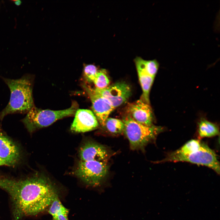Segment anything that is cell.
<instances>
[{"mask_svg":"<svg viewBox=\"0 0 220 220\" xmlns=\"http://www.w3.org/2000/svg\"><path fill=\"white\" fill-rule=\"evenodd\" d=\"M198 133L201 138L219 135V131L217 124L203 118L198 123Z\"/></svg>","mask_w":220,"mask_h":220,"instance_id":"15","label":"cell"},{"mask_svg":"<svg viewBox=\"0 0 220 220\" xmlns=\"http://www.w3.org/2000/svg\"><path fill=\"white\" fill-rule=\"evenodd\" d=\"M48 208V212L53 220H68L69 210L62 204L58 196L54 198Z\"/></svg>","mask_w":220,"mask_h":220,"instance_id":"14","label":"cell"},{"mask_svg":"<svg viewBox=\"0 0 220 220\" xmlns=\"http://www.w3.org/2000/svg\"><path fill=\"white\" fill-rule=\"evenodd\" d=\"M79 156L81 161L107 162L108 155L107 150L102 145L87 141L80 148Z\"/></svg>","mask_w":220,"mask_h":220,"instance_id":"11","label":"cell"},{"mask_svg":"<svg viewBox=\"0 0 220 220\" xmlns=\"http://www.w3.org/2000/svg\"><path fill=\"white\" fill-rule=\"evenodd\" d=\"M84 88L90 99L93 112L98 123L105 127L106 120L115 108L106 99L96 93L93 88L86 86Z\"/></svg>","mask_w":220,"mask_h":220,"instance_id":"8","label":"cell"},{"mask_svg":"<svg viewBox=\"0 0 220 220\" xmlns=\"http://www.w3.org/2000/svg\"><path fill=\"white\" fill-rule=\"evenodd\" d=\"M92 82L94 84L96 88L102 89L108 86L109 80L105 71L101 70L98 71Z\"/></svg>","mask_w":220,"mask_h":220,"instance_id":"18","label":"cell"},{"mask_svg":"<svg viewBox=\"0 0 220 220\" xmlns=\"http://www.w3.org/2000/svg\"><path fill=\"white\" fill-rule=\"evenodd\" d=\"M19 158L20 153L16 146L0 133V158L5 165L11 166L16 163Z\"/></svg>","mask_w":220,"mask_h":220,"instance_id":"12","label":"cell"},{"mask_svg":"<svg viewBox=\"0 0 220 220\" xmlns=\"http://www.w3.org/2000/svg\"><path fill=\"white\" fill-rule=\"evenodd\" d=\"M14 3L16 5L19 6L21 4V2L20 0H16L14 1Z\"/></svg>","mask_w":220,"mask_h":220,"instance_id":"20","label":"cell"},{"mask_svg":"<svg viewBox=\"0 0 220 220\" xmlns=\"http://www.w3.org/2000/svg\"><path fill=\"white\" fill-rule=\"evenodd\" d=\"M5 165L4 162L0 158V166Z\"/></svg>","mask_w":220,"mask_h":220,"instance_id":"21","label":"cell"},{"mask_svg":"<svg viewBox=\"0 0 220 220\" xmlns=\"http://www.w3.org/2000/svg\"><path fill=\"white\" fill-rule=\"evenodd\" d=\"M94 90L108 100L115 108L126 102L131 95L129 86L119 82L102 89L95 87Z\"/></svg>","mask_w":220,"mask_h":220,"instance_id":"7","label":"cell"},{"mask_svg":"<svg viewBox=\"0 0 220 220\" xmlns=\"http://www.w3.org/2000/svg\"><path fill=\"white\" fill-rule=\"evenodd\" d=\"M134 62L137 72L145 73L155 78L159 67V63L156 60H145L137 57L134 59Z\"/></svg>","mask_w":220,"mask_h":220,"instance_id":"13","label":"cell"},{"mask_svg":"<svg viewBox=\"0 0 220 220\" xmlns=\"http://www.w3.org/2000/svg\"><path fill=\"white\" fill-rule=\"evenodd\" d=\"M0 188L10 196L14 220L43 212L58 196L56 186L42 175L17 180L0 177Z\"/></svg>","mask_w":220,"mask_h":220,"instance_id":"1","label":"cell"},{"mask_svg":"<svg viewBox=\"0 0 220 220\" xmlns=\"http://www.w3.org/2000/svg\"><path fill=\"white\" fill-rule=\"evenodd\" d=\"M98 71L97 68L95 65L92 64H88L84 66L83 73L87 81L92 82Z\"/></svg>","mask_w":220,"mask_h":220,"instance_id":"19","label":"cell"},{"mask_svg":"<svg viewBox=\"0 0 220 220\" xmlns=\"http://www.w3.org/2000/svg\"><path fill=\"white\" fill-rule=\"evenodd\" d=\"M122 121L124 124L123 131L133 150L143 148L154 140L163 130L161 127L143 125L134 120L128 114L123 117Z\"/></svg>","mask_w":220,"mask_h":220,"instance_id":"4","label":"cell"},{"mask_svg":"<svg viewBox=\"0 0 220 220\" xmlns=\"http://www.w3.org/2000/svg\"><path fill=\"white\" fill-rule=\"evenodd\" d=\"M128 114L134 120L143 125H153V117L152 109L148 104L140 99L129 105Z\"/></svg>","mask_w":220,"mask_h":220,"instance_id":"10","label":"cell"},{"mask_svg":"<svg viewBox=\"0 0 220 220\" xmlns=\"http://www.w3.org/2000/svg\"><path fill=\"white\" fill-rule=\"evenodd\" d=\"M2 78L10 89V96L7 105L0 113V119L9 114L27 113L35 106L32 76L26 74L17 79Z\"/></svg>","mask_w":220,"mask_h":220,"instance_id":"2","label":"cell"},{"mask_svg":"<svg viewBox=\"0 0 220 220\" xmlns=\"http://www.w3.org/2000/svg\"><path fill=\"white\" fill-rule=\"evenodd\" d=\"M138 73L143 91L142 99H141L145 102L149 104V92L154 78L141 72H138Z\"/></svg>","mask_w":220,"mask_h":220,"instance_id":"16","label":"cell"},{"mask_svg":"<svg viewBox=\"0 0 220 220\" xmlns=\"http://www.w3.org/2000/svg\"><path fill=\"white\" fill-rule=\"evenodd\" d=\"M78 105L73 103L69 108L60 110H43L33 107L21 121L30 132L48 126L57 120L75 115Z\"/></svg>","mask_w":220,"mask_h":220,"instance_id":"3","label":"cell"},{"mask_svg":"<svg viewBox=\"0 0 220 220\" xmlns=\"http://www.w3.org/2000/svg\"><path fill=\"white\" fill-rule=\"evenodd\" d=\"M71 130L76 133H83L96 129L99 123L94 113L86 109H77L75 114Z\"/></svg>","mask_w":220,"mask_h":220,"instance_id":"9","label":"cell"},{"mask_svg":"<svg viewBox=\"0 0 220 220\" xmlns=\"http://www.w3.org/2000/svg\"><path fill=\"white\" fill-rule=\"evenodd\" d=\"M110 132L115 134H119L123 131L124 124L119 119L108 118L106 120L105 126Z\"/></svg>","mask_w":220,"mask_h":220,"instance_id":"17","label":"cell"},{"mask_svg":"<svg viewBox=\"0 0 220 220\" xmlns=\"http://www.w3.org/2000/svg\"><path fill=\"white\" fill-rule=\"evenodd\" d=\"M167 162H185L207 167L220 174V163L215 152L203 142L198 150L187 155L171 158Z\"/></svg>","mask_w":220,"mask_h":220,"instance_id":"6","label":"cell"},{"mask_svg":"<svg viewBox=\"0 0 220 220\" xmlns=\"http://www.w3.org/2000/svg\"><path fill=\"white\" fill-rule=\"evenodd\" d=\"M107 162L80 160L74 171V174L87 185L93 187L101 184L108 174Z\"/></svg>","mask_w":220,"mask_h":220,"instance_id":"5","label":"cell"}]
</instances>
